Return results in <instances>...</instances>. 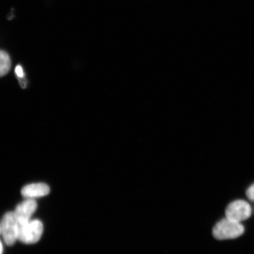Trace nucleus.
<instances>
[{
    "label": "nucleus",
    "mask_w": 254,
    "mask_h": 254,
    "mask_svg": "<svg viewBox=\"0 0 254 254\" xmlns=\"http://www.w3.org/2000/svg\"><path fill=\"white\" fill-rule=\"evenodd\" d=\"M244 233V227L241 222L226 217L217 222L212 230L213 236L218 240L234 239L242 236Z\"/></svg>",
    "instance_id": "f257e3e1"
},
{
    "label": "nucleus",
    "mask_w": 254,
    "mask_h": 254,
    "mask_svg": "<svg viewBox=\"0 0 254 254\" xmlns=\"http://www.w3.org/2000/svg\"><path fill=\"white\" fill-rule=\"evenodd\" d=\"M11 60L8 53L1 50L0 53V75L1 77L5 75L11 68Z\"/></svg>",
    "instance_id": "0eeeda50"
},
{
    "label": "nucleus",
    "mask_w": 254,
    "mask_h": 254,
    "mask_svg": "<svg viewBox=\"0 0 254 254\" xmlns=\"http://www.w3.org/2000/svg\"><path fill=\"white\" fill-rule=\"evenodd\" d=\"M252 214V208L249 203L240 199L230 203L225 210L226 218L238 222L247 220Z\"/></svg>",
    "instance_id": "20e7f679"
},
{
    "label": "nucleus",
    "mask_w": 254,
    "mask_h": 254,
    "mask_svg": "<svg viewBox=\"0 0 254 254\" xmlns=\"http://www.w3.org/2000/svg\"><path fill=\"white\" fill-rule=\"evenodd\" d=\"M19 224L14 212H8L3 217L0 232L7 246H12L18 239Z\"/></svg>",
    "instance_id": "7ed1b4c3"
},
{
    "label": "nucleus",
    "mask_w": 254,
    "mask_h": 254,
    "mask_svg": "<svg viewBox=\"0 0 254 254\" xmlns=\"http://www.w3.org/2000/svg\"><path fill=\"white\" fill-rule=\"evenodd\" d=\"M2 252H3V246H2V244L1 243V254H2Z\"/></svg>",
    "instance_id": "9d476101"
},
{
    "label": "nucleus",
    "mask_w": 254,
    "mask_h": 254,
    "mask_svg": "<svg viewBox=\"0 0 254 254\" xmlns=\"http://www.w3.org/2000/svg\"><path fill=\"white\" fill-rule=\"evenodd\" d=\"M43 233L42 222L38 220H30L19 226L18 240L24 244H35L40 240Z\"/></svg>",
    "instance_id": "f03ea898"
},
{
    "label": "nucleus",
    "mask_w": 254,
    "mask_h": 254,
    "mask_svg": "<svg viewBox=\"0 0 254 254\" xmlns=\"http://www.w3.org/2000/svg\"><path fill=\"white\" fill-rule=\"evenodd\" d=\"M37 204L34 199L27 198L16 207L14 212L19 226L30 221L31 216L36 211Z\"/></svg>",
    "instance_id": "39448f33"
},
{
    "label": "nucleus",
    "mask_w": 254,
    "mask_h": 254,
    "mask_svg": "<svg viewBox=\"0 0 254 254\" xmlns=\"http://www.w3.org/2000/svg\"><path fill=\"white\" fill-rule=\"evenodd\" d=\"M246 195L251 201L254 202V184L247 190Z\"/></svg>",
    "instance_id": "6e6552de"
},
{
    "label": "nucleus",
    "mask_w": 254,
    "mask_h": 254,
    "mask_svg": "<svg viewBox=\"0 0 254 254\" xmlns=\"http://www.w3.org/2000/svg\"><path fill=\"white\" fill-rule=\"evenodd\" d=\"M15 74L17 77L20 78H23L24 77V72L23 68L20 65H18L15 68Z\"/></svg>",
    "instance_id": "1a4fd4ad"
},
{
    "label": "nucleus",
    "mask_w": 254,
    "mask_h": 254,
    "mask_svg": "<svg viewBox=\"0 0 254 254\" xmlns=\"http://www.w3.org/2000/svg\"><path fill=\"white\" fill-rule=\"evenodd\" d=\"M50 187L46 184H31L23 187L21 190V194L26 198L34 199L42 197L50 193Z\"/></svg>",
    "instance_id": "423d86ee"
}]
</instances>
